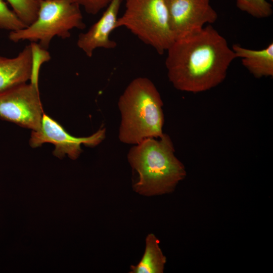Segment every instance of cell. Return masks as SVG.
I'll return each mask as SVG.
<instances>
[{
	"label": "cell",
	"mask_w": 273,
	"mask_h": 273,
	"mask_svg": "<svg viewBox=\"0 0 273 273\" xmlns=\"http://www.w3.org/2000/svg\"><path fill=\"white\" fill-rule=\"evenodd\" d=\"M85 27L78 4L72 0H48L39 2L37 17L31 24L10 32L8 37L15 43L28 40L47 49L54 37L67 39L72 29Z\"/></svg>",
	"instance_id": "cell-4"
},
{
	"label": "cell",
	"mask_w": 273,
	"mask_h": 273,
	"mask_svg": "<svg viewBox=\"0 0 273 273\" xmlns=\"http://www.w3.org/2000/svg\"><path fill=\"white\" fill-rule=\"evenodd\" d=\"M27 26L16 13L10 10L3 0H0V29L15 31Z\"/></svg>",
	"instance_id": "cell-16"
},
{
	"label": "cell",
	"mask_w": 273,
	"mask_h": 273,
	"mask_svg": "<svg viewBox=\"0 0 273 273\" xmlns=\"http://www.w3.org/2000/svg\"><path fill=\"white\" fill-rule=\"evenodd\" d=\"M85 11L93 15H97L100 11L106 8L112 0H72Z\"/></svg>",
	"instance_id": "cell-17"
},
{
	"label": "cell",
	"mask_w": 273,
	"mask_h": 273,
	"mask_svg": "<svg viewBox=\"0 0 273 273\" xmlns=\"http://www.w3.org/2000/svg\"><path fill=\"white\" fill-rule=\"evenodd\" d=\"M38 87L20 83L0 92V118L36 131L43 115Z\"/></svg>",
	"instance_id": "cell-6"
},
{
	"label": "cell",
	"mask_w": 273,
	"mask_h": 273,
	"mask_svg": "<svg viewBox=\"0 0 273 273\" xmlns=\"http://www.w3.org/2000/svg\"><path fill=\"white\" fill-rule=\"evenodd\" d=\"M270 1H271L272 2L273 1V0H270Z\"/></svg>",
	"instance_id": "cell-19"
},
{
	"label": "cell",
	"mask_w": 273,
	"mask_h": 273,
	"mask_svg": "<svg viewBox=\"0 0 273 273\" xmlns=\"http://www.w3.org/2000/svg\"><path fill=\"white\" fill-rule=\"evenodd\" d=\"M242 11L257 18H265L272 14V5L266 0H236Z\"/></svg>",
	"instance_id": "cell-14"
},
{
	"label": "cell",
	"mask_w": 273,
	"mask_h": 273,
	"mask_svg": "<svg viewBox=\"0 0 273 273\" xmlns=\"http://www.w3.org/2000/svg\"><path fill=\"white\" fill-rule=\"evenodd\" d=\"M31 53V73L30 83L38 87L39 73L41 65L51 60V57L47 49L42 48L36 42L30 43Z\"/></svg>",
	"instance_id": "cell-15"
},
{
	"label": "cell",
	"mask_w": 273,
	"mask_h": 273,
	"mask_svg": "<svg viewBox=\"0 0 273 273\" xmlns=\"http://www.w3.org/2000/svg\"><path fill=\"white\" fill-rule=\"evenodd\" d=\"M127 160L136 179L133 190L146 196L172 192L187 174L184 164L175 155L170 137L164 133L159 138H147L133 145Z\"/></svg>",
	"instance_id": "cell-2"
},
{
	"label": "cell",
	"mask_w": 273,
	"mask_h": 273,
	"mask_svg": "<svg viewBox=\"0 0 273 273\" xmlns=\"http://www.w3.org/2000/svg\"><path fill=\"white\" fill-rule=\"evenodd\" d=\"M31 61L30 44L25 46L15 57L0 56V92L30 80Z\"/></svg>",
	"instance_id": "cell-10"
},
{
	"label": "cell",
	"mask_w": 273,
	"mask_h": 273,
	"mask_svg": "<svg viewBox=\"0 0 273 273\" xmlns=\"http://www.w3.org/2000/svg\"><path fill=\"white\" fill-rule=\"evenodd\" d=\"M39 2L41 1H48V0H37Z\"/></svg>",
	"instance_id": "cell-18"
},
{
	"label": "cell",
	"mask_w": 273,
	"mask_h": 273,
	"mask_svg": "<svg viewBox=\"0 0 273 273\" xmlns=\"http://www.w3.org/2000/svg\"><path fill=\"white\" fill-rule=\"evenodd\" d=\"M13 11L27 26L36 18L39 8L37 0H6Z\"/></svg>",
	"instance_id": "cell-13"
},
{
	"label": "cell",
	"mask_w": 273,
	"mask_h": 273,
	"mask_svg": "<svg viewBox=\"0 0 273 273\" xmlns=\"http://www.w3.org/2000/svg\"><path fill=\"white\" fill-rule=\"evenodd\" d=\"M124 27L160 55L175 40L164 0H125V10L115 28Z\"/></svg>",
	"instance_id": "cell-5"
},
{
	"label": "cell",
	"mask_w": 273,
	"mask_h": 273,
	"mask_svg": "<svg viewBox=\"0 0 273 273\" xmlns=\"http://www.w3.org/2000/svg\"><path fill=\"white\" fill-rule=\"evenodd\" d=\"M145 250L140 262L131 265L130 273H162L166 262V256L159 246V240L153 234L146 238Z\"/></svg>",
	"instance_id": "cell-12"
},
{
	"label": "cell",
	"mask_w": 273,
	"mask_h": 273,
	"mask_svg": "<svg viewBox=\"0 0 273 273\" xmlns=\"http://www.w3.org/2000/svg\"><path fill=\"white\" fill-rule=\"evenodd\" d=\"M105 136L104 127L87 137L74 136L68 133L60 123L44 113L39 129L32 131L29 144L35 148L46 143H51L55 146L53 151L55 156L60 158L67 155L74 160L81 153L82 145L95 147L99 145Z\"/></svg>",
	"instance_id": "cell-7"
},
{
	"label": "cell",
	"mask_w": 273,
	"mask_h": 273,
	"mask_svg": "<svg viewBox=\"0 0 273 273\" xmlns=\"http://www.w3.org/2000/svg\"><path fill=\"white\" fill-rule=\"evenodd\" d=\"M123 0H112L100 19L88 30L80 33L77 46L88 57H92L98 48L113 49L117 42L110 38L111 33L116 29L118 13Z\"/></svg>",
	"instance_id": "cell-9"
},
{
	"label": "cell",
	"mask_w": 273,
	"mask_h": 273,
	"mask_svg": "<svg viewBox=\"0 0 273 273\" xmlns=\"http://www.w3.org/2000/svg\"><path fill=\"white\" fill-rule=\"evenodd\" d=\"M170 26L175 39L202 29L215 22L218 15L210 0H164Z\"/></svg>",
	"instance_id": "cell-8"
},
{
	"label": "cell",
	"mask_w": 273,
	"mask_h": 273,
	"mask_svg": "<svg viewBox=\"0 0 273 273\" xmlns=\"http://www.w3.org/2000/svg\"><path fill=\"white\" fill-rule=\"evenodd\" d=\"M163 103L154 83L149 78L133 79L119 97L121 115L119 141L136 145L147 138H159L164 133Z\"/></svg>",
	"instance_id": "cell-3"
},
{
	"label": "cell",
	"mask_w": 273,
	"mask_h": 273,
	"mask_svg": "<svg viewBox=\"0 0 273 273\" xmlns=\"http://www.w3.org/2000/svg\"><path fill=\"white\" fill-rule=\"evenodd\" d=\"M232 49L236 58H241L242 65L256 78L273 76L272 42L260 50L245 48L238 44H234Z\"/></svg>",
	"instance_id": "cell-11"
},
{
	"label": "cell",
	"mask_w": 273,
	"mask_h": 273,
	"mask_svg": "<svg viewBox=\"0 0 273 273\" xmlns=\"http://www.w3.org/2000/svg\"><path fill=\"white\" fill-rule=\"evenodd\" d=\"M165 66L177 90L193 93L216 87L225 79L236 59L226 39L211 24L176 39L167 50Z\"/></svg>",
	"instance_id": "cell-1"
}]
</instances>
